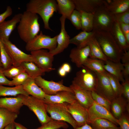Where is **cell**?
Here are the masks:
<instances>
[{
    "instance_id": "15",
    "label": "cell",
    "mask_w": 129,
    "mask_h": 129,
    "mask_svg": "<svg viewBox=\"0 0 129 129\" xmlns=\"http://www.w3.org/2000/svg\"><path fill=\"white\" fill-rule=\"evenodd\" d=\"M66 19L65 17L62 16L60 18L61 29L59 34L57 36V47L54 50L49 51L54 56L63 52L70 44V37L68 34L65 27Z\"/></svg>"
},
{
    "instance_id": "33",
    "label": "cell",
    "mask_w": 129,
    "mask_h": 129,
    "mask_svg": "<svg viewBox=\"0 0 129 129\" xmlns=\"http://www.w3.org/2000/svg\"><path fill=\"white\" fill-rule=\"evenodd\" d=\"M19 94L29 95L24 90L22 85L10 87L0 85V96H17Z\"/></svg>"
},
{
    "instance_id": "44",
    "label": "cell",
    "mask_w": 129,
    "mask_h": 129,
    "mask_svg": "<svg viewBox=\"0 0 129 129\" xmlns=\"http://www.w3.org/2000/svg\"><path fill=\"white\" fill-rule=\"evenodd\" d=\"M115 21L129 24V10L121 13L114 15Z\"/></svg>"
},
{
    "instance_id": "43",
    "label": "cell",
    "mask_w": 129,
    "mask_h": 129,
    "mask_svg": "<svg viewBox=\"0 0 129 129\" xmlns=\"http://www.w3.org/2000/svg\"><path fill=\"white\" fill-rule=\"evenodd\" d=\"M117 124L120 129H129V114L125 112L117 119Z\"/></svg>"
},
{
    "instance_id": "14",
    "label": "cell",
    "mask_w": 129,
    "mask_h": 129,
    "mask_svg": "<svg viewBox=\"0 0 129 129\" xmlns=\"http://www.w3.org/2000/svg\"><path fill=\"white\" fill-rule=\"evenodd\" d=\"M107 73L105 74L96 73L97 76L98 84L95 91L105 97L111 102L116 97L107 75Z\"/></svg>"
},
{
    "instance_id": "32",
    "label": "cell",
    "mask_w": 129,
    "mask_h": 129,
    "mask_svg": "<svg viewBox=\"0 0 129 129\" xmlns=\"http://www.w3.org/2000/svg\"><path fill=\"white\" fill-rule=\"evenodd\" d=\"M20 65L29 76L32 78L35 79L45 74V72L33 62H24L22 63Z\"/></svg>"
},
{
    "instance_id": "56",
    "label": "cell",
    "mask_w": 129,
    "mask_h": 129,
    "mask_svg": "<svg viewBox=\"0 0 129 129\" xmlns=\"http://www.w3.org/2000/svg\"><path fill=\"white\" fill-rule=\"evenodd\" d=\"M107 129H120L119 127H115L110 128Z\"/></svg>"
},
{
    "instance_id": "19",
    "label": "cell",
    "mask_w": 129,
    "mask_h": 129,
    "mask_svg": "<svg viewBox=\"0 0 129 129\" xmlns=\"http://www.w3.org/2000/svg\"><path fill=\"white\" fill-rule=\"evenodd\" d=\"M24 95L19 94L14 97L0 98V108L6 109L18 115L21 108L23 105V98Z\"/></svg>"
},
{
    "instance_id": "37",
    "label": "cell",
    "mask_w": 129,
    "mask_h": 129,
    "mask_svg": "<svg viewBox=\"0 0 129 129\" xmlns=\"http://www.w3.org/2000/svg\"><path fill=\"white\" fill-rule=\"evenodd\" d=\"M106 74L116 96H122L123 87L122 84L120 82V81L117 78L108 72Z\"/></svg>"
},
{
    "instance_id": "21",
    "label": "cell",
    "mask_w": 129,
    "mask_h": 129,
    "mask_svg": "<svg viewBox=\"0 0 129 129\" xmlns=\"http://www.w3.org/2000/svg\"><path fill=\"white\" fill-rule=\"evenodd\" d=\"M22 13L15 14L11 19L0 23V38L9 40V37L20 21Z\"/></svg>"
},
{
    "instance_id": "38",
    "label": "cell",
    "mask_w": 129,
    "mask_h": 129,
    "mask_svg": "<svg viewBox=\"0 0 129 129\" xmlns=\"http://www.w3.org/2000/svg\"><path fill=\"white\" fill-rule=\"evenodd\" d=\"M69 127L66 123L52 120L35 129H67Z\"/></svg>"
},
{
    "instance_id": "57",
    "label": "cell",
    "mask_w": 129,
    "mask_h": 129,
    "mask_svg": "<svg viewBox=\"0 0 129 129\" xmlns=\"http://www.w3.org/2000/svg\"><path fill=\"white\" fill-rule=\"evenodd\" d=\"M0 66H1V67H3L2 65L1 62L0 58Z\"/></svg>"
},
{
    "instance_id": "7",
    "label": "cell",
    "mask_w": 129,
    "mask_h": 129,
    "mask_svg": "<svg viewBox=\"0 0 129 129\" xmlns=\"http://www.w3.org/2000/svg\"><path fill=\"white\" fill-rule=\"evenodd\" d=\"M68 104H45L46 111L50 114L52 120L68 123L73 128H75L77 127L78 126L76 121L68 111L67 107Z\"/></svg>"
},
{
    "instance_id": "55",
    "label": "cell",
    "mask_w": 129,
    "mask_h": 129,
    "mask_svg": "<svg viewBox=\"0 0 129 129\" xmlns=\"http://www.w3.org/2000/svg\"><path fill=\"white\" fill-rule=\"evenodd\" d=\"M4 129H15L14 123L11 124L7 125Z\"/></svg>"
},
{
    "instance_id": "12",
    "label": "cell",
    "mask_w": 129,
    "mask_h": 129,
    "mask_svg": "<svg viewBox=\"0 0 129 129\" xmlns=\"http://www.w3.org/2000/svg\"><path fill=\"white\" fill-rule=\"evenodd\" d=\"M68 111L76 121L78 127L90 124L88 109L81 105L76 100L72 104H68Z\"/></svg>"
},
{
    "instance_id": "36",
    "label": "cell",
    "mask_w": 129,
    "mask_h": 129,
    "mask_svg": "<svg viewBox=\"0 0 129 129\" xmlns=\"http://www.w3.org/2000/svg\"><path fill=\"white\" fill-rule=\"evenodd\" d=\"M90 124L93 129H107L117 127L116 125L111 121L103 118L96 119L92 122Z\"/></svg>"
},
{
    "instance_id": "26",
    "label": "cell",
    "mask_w": 129,
    "mask_h": 129,
    "mask_svg": "<svg viewBox=\"0 0 129 129\" xmlns=\"http://www.w3.org/2000/svg\"><path fill=\"white\" fill-rule=\"evenodd\" d=\"M95 31L90 32L82 31L71 39L70 44H74L76 47L82 48L88 45L91 40L94 36Z\"/></svg>"
},
{
    "instance_id": "5",
    "label": "cell",
    "mask_w": 129,
    "mask_h": 129,
    "mask_svg": "<svg viewBox=\"0 0 129 129\" xmlns=\"http://www.w3.org/2000/svg\"><path fill=\"white\" fill-rule=\"evenodd\" d=\"M76 73L72 82L85 90L96 91L98 84L96 73L84 66Z\"/></svg>"
},
{
    "instance_id": "13",
    "label": "cell",
    "mask_w": 129,
    "mask_h": 129,
    "mask_svg": "<svg viewBox=\"0 0 129 129\" xmlns=\"http://www.w3.org/2000/svg\"><path fill=\"white\" fill-rule=\"evenodd\" d=\"M88 110L90 124L96 119L103 118L111 121L116 125H118L117 119L114 117L111 112L95 101Z\"/></svg>"
},
{
    "instance_id": "17",
    "label": "cell",
    "mask_w": 129,
    "mask_h": 129,
    "mask_svg": "<svg viewBox=\"0 0 129 129\" xmlns=\"http://www.w3.org/2000/svg\"><path fill=\"white\" fill-rule=\"evenodd\" d=\"M69 87L79 103L88 109L94 101L92 98L91 92L84 89L72 82Z\"/></svg>"
},
{
    "instance_id": "2",
    "label": "cell",
    "mask_w": 129,
    "mask_h": 129,
    "mask_svg": "<svg viewBox=\"0 0 129 129\" xmlns=\"http://www.w3.org/2000/svg\"><path fill=\"white\" fill-rule=\"evenodd\" d=\"M26 10L39 15L43 21L44 28L52 30L49 22L54 12L58 11L56 0H31L26 5Z\"/></svg>"
},
{
    "instance_id": "53",
    "label": "cell",
    "mask_w": 129,
    "mask_h": 129,
    "mask_svg": "<svg viewBox=\"0 0 129 129\" xmlns=\"http://www.w3.org/2000/svg\"><path fill=\"white\" fill-rule=\"evenodd\" d=\"M15 129H28L20 123L14 122Z\"/></svg>"
},
{
    "instance_id": "39",
    "label": "cell",
    "mask_w": 129,
    "mask_h": 129,
    "mask_svg": "<svg viewBox=\"0 0 129 129\" xmlns=\"http://www.w3.org/2000/svg\"><path fill=\"white\" fill-rule=\"evenodd\" d=\"M25 72L24 69L21 65L17 66L12 65L7 69H4L3 70L5 76L11 78H12Z\"/></svg>"
},
{
    "instance_id": "16",
    "label": "cell",
    "mask_w": 129,
    "mask_h": 129,
    "mask_svg": "<svg viewBox=\"0 0 129 129\" xmlns=\"http://www.w3.org/2000/svg\"><path fill=\"white\" fill-rule=\"evenodd\" d=\"M43 100L45 103L48 104H72L76 100L73 93L65 91H59L54 95L45 94Z\"/></svg>"
},
{
    "instance_id": "1",
    "label": "cell",
    "mask_w": 129,
    "mask_h": 129,
    "mask_svg": "<svg viewBox=\"0 0 129 129\" xmlns=\"http://www.w3.org/2000/svg\"><path fill=\"white\" fill-rule=\"evenodd\" d=\"M38 15L26 10L22 13L17 27L21 39L26 43L38 34L40 31Z\"/></svg>"
},
{
    "instance_id": "46",
    "label": "cell",
    "mask_w": 129,
    "mask_h": 129,
    "mask_svg": "<svg viewBox=\"0 0 129 129\" xmlns=\"http://www.w3.org/2000/svg\"><path fill=\"white\" fill-rule=\"evenodd\" d=\"M3 67L0 66V85H4L12 86L11 81L9 80L5 75Z\"/></svg>"
},
{
    "instance_id": "45",
    "label": "cell",
    "mask_w": 129,
    "mask_h": 129,
    "mask_svg": "<svg viewBox=\"0 0 129 129\" xmlns=\"http://www.w3.org/2000/svg\"><path fill=\"white\" fill-rule=\"evenodd\" d=\"M122 84L123 87V94L125 99L129 102V78L125 79Z\"/></svg>"
},
{
    "instance_id": "30",
    "label": "cell",
    "mask_w": 129,
    "mask_h": 129,
    "mask_svg": "<svg viewBox=\"0 0 129 129\" xmlns=\"http://www.w3.org/2000/svg\"><path fill=\"white\" fill-rule=\"evenodd\" d=\"M18 115L6 109L0 108V129H4L7 125L14 123Z\"/></svg>"
},
{
    "instance_id": "24",
    "label": "cell",
    "mask_w": 129,
    "mask_h": 129,
    "mask_svg": "<svg viewBox=\"0 0 129 129\" xmlns=\"http://www.w3.org/2000/svg\"><path fill=\"white\" fill-rule=\"evenodd\" d=\"M103 67L106 72L117 78L122 83L124 81L122 74L124 66L121 62H116L108 60L105 62Z\"/></svg>"
},
{
    "instance_id": "31",
    "label": "cell",
    "mask_w": 129,
    "mask_h": 129,
    "mask_svg": "<svg viewBox=\"0 0 129 129\" xmlns=\"http://www.w3.org/2000/svg\"><path fill=\"white\" fill-rule=\"evenodd\" d=\"M105 61L101 60L89 58L83 66L95 72L101 74H105L107 72L104 68Z\"/></svg>"
},
{
    "instance_id": "52",
    "label": "cell",
    "mask_w": 129,
    "mask_h": 129,
    "mask_svg": "<svg viewBox=\"0 0 129 129\" xmlns=\"http://www.w3.org/2000/svg\"><path fill=\"white\" fill-rule=\"evenodd\" d=\"M73 129H93L90 124H86L82 126L77 127Z\"/></svg>"
},
{
    "instance_id": "10",
    "label": "cell",
    "mask_w": 129,
    "mask_h": 129,
    "mask_svg": "<svg viewBox=\"0 0 129 129\" xmlns=\"http://www.w3.org/2000/svg\"><path fill=\"white\" fill-rule=\"evenodd\" d=\"M34 80L36 84L46 94L54 95L62 91H67L74 94L73 91L70 87L64 85L63 80L58 82L53 81H48L43 78L41 76L35 78Z\"/></svg>"
},
{
    "instance_id": "41",
    "label": "cell",
    "mask_w": 129,
    "mask_h": 129,
    "mask_svg": "<svg viewBox=\"0 0 129 129\" xmlns=\"http://www.w3.org/2000/svg\"><path fill=\"white\" fill-rule=\"evenodd\" d=\"M68 19L76 29H81V15L80 11L74 10Z\"/></svg>"
},
{
    "instance_id": "20",
    "label": "cell",
    "mask_w": 129,
    "mask_h": 129,
    "mask_svg": "<svg viewBox=\"0 0 129 129\" xmlns=\"http://www.w3.org/2000/svg\"><path fill=\"white\" fill-rule=\"evenodd\" d=\"M90 48L89 45L82 48L77 47L72 49L69 57L72 62L78 68L81 67L89 58Z\"/></svg>"
},
{
    "instance_id": "18",
    "label": "cell",
    "mask_w": 129,
    "mask_h": 129,
    "mask_svg": "<svg viewBox=\"0 0 129 129\" xmlns=\"http://www.w3.org/2000/svg\"><path fill=\"white\" fill-rule=\"evenodd\" d=\"M75 9L94 14L98 9L104 4L105 0H73Z\"/></svg>"
},
{
    "instance_id": "47",
    "label": "cell",
    "mask_w": 129,
    "mask_h": 129,
    "mask_svg": "<svg viewBox=\"0 0 129 129\" xmlns=\"http://www.w3.org/2000/svg\"><path fill=\"white\" fill-rule=\"evenodd\" d=\"M121 29L124 33L127 43L129 44V24L119 23Z\"/></svg>"
},
{
    "instance_id": "49",
    "label": "cell",
    "mask_w": 129,
    "mask_h": 129,
    "mask_svg": "<svg viewBox=\"0 0 129 129\" xmlns=\"http://www.w3.org/2000/svg\"><path fill=\"white\" fill-rule=\"evenodd\" d=\"M121 61L123 64L129 62V50L123 52L121 58Z\"/></svg>"
},
{
    "instance_id": "50",
    "label": "cell",
    "mask_w": 129,
    "mask_h": 129,
    "mask_svg": "<svg viewBox=\"0 0 129 129\" xmlns=\"http://www.w3.org/2000/svg\"><path fill=\"white\" fill-rule=\"evenodd\" d=\"M123 64L124 66V69L122 71V74L125 79L129 78V62Z\"/></svg>"
},
{
    "instance_id": "9",
    "label": "cell",
    "mask_w": 129,
    "mask_h": 129,
    "mask_svg": "<svg viewBox=\"0 0 129 129\" xmlns=\"http://www.w3.org/2000/svg\"><path fill=\"white\" fill-rule=\"evenodd\" d=\"M33 62L45 72H49L55 69L53 67L54 56L49 51L41 49L30 52Z\"/></svg>"
},
{
    "instance_id": "28",
    "label": "cell",
    "mask_w": 129,
    "mask_h": 129,
    "mask_svg": "<svg viewBox=\"0 0 129 129\" xmlns=\"http://www.w3.org/2000/svg\"><path fill=\"white\" fill-rule=\"evenodd\" d=\"M105 6L113 15L121 13L129 10V0H112L110 4Z\"/></svg>"
},
{
    "instance_id": "11",
    "label": "cell",
    "mask_w": 129,
    "mask_h": 129,
    "mask_svg": "<svg viewBox=\"0 0 129 129\" xmlns=\"http://www.w3.org/2000/svg\"><path fill=\"white\" fill-rule=\"evenodd\" d=\"M1 39L6 51L11 59L12 65H20L22 63L24 62H33L31 54H27L23 52L9 40Z\"/></svg>"
},
{
    "instance_id": "34",
    "label": "cell",
    "mask_w": 129,
    "mask_h": 129,
    "mask_svg": "<svg viewBox=\"0 0 129 129\" xmlns=\"http://www.w3.org/2000/svg\"><path fill=\"white\" fill-rule=\"evenodd\" d=\"M81 15V29L83 31L90 32L93 29L94 14L80 11Z\"/></svg>"
},
{
    "instance_id": "23",
    "label": "cell",
    "mask_w": 129,
    "mask_h": 129,
    "mask_svg": "<svg viewBox=\"0 0 129 129\" xmlns=\"http://www.w3.org/2000/svg\"><path fill=\"white\" fill-rule=\"evenodd\" d=\"M22 85L29 95L43 100L44 99L45 94L36 84L34 79L29 77Z\"/></svg>"
},
{
    "instance_id": "40",
    "label": "cell",
    "mask_w": 129,
    "mask_h": 129,
    "mask_svg": "<svg viewBox=\"0 0 129 129\" xmlns=\"http://www.w3.org/2000/svg\"><path fill=\"white\" fill-rule=\"evenodd\" d=\"M91 95L95 102L110 112L111 102L106 98L95 91H91Z\"/></svg>"
},
{
    "instance_id": "51",
    "label": "cell",
    "mask_w": 129,
    "mask_h": 129,
    "mask_svg": "<svg viewBox=\"0 0 129 129\" xmlns=\"http://www.w3.org/2000/svg\"><path fill=\"white\" fill-rule=\"evenodd\" d=\"M61 67L67 73L70 72L71 70V66L68 63H64Z\"/></svg>"
},
{
    "instance_id": "29",
    "label": "cell",
    "mask_w": 129,
    "mask_h": 129,
    "mask_svg": "<svg viewBox=\"0 0 129 129\" xmlns=\"http://www.w3.org/2000/svg\"><path fill=\"white\" fill-rule=\"evenodd\" d=\"M58 11L62 16L69 19L71 14L75 9L73 0H56Z\"/></svg>"
},
{
    "instance_id": "27",
    "label": "cell",
    "mask_w": 129,
    "mask_h": 129,
    "mask_svg": "<svg viewBox=\"0 0 129 129\" xmlns=\"http://www.w3.org/2000/svg\"><path fill=\"white\" fill-rule=\"evenodd\" d=\"M88 45L90 48L89 58L98 59L105 62L108 60L94 36L91 40Z\"/></svg>"
},
{
    "instance_id": "8",
    "label": "cell",
    "mask_w": 129,
    "mask_h": 129,
    "mask_svg": "<svg viewBox=\"0 0 129 129\" xmlns=\"http://www.w3.org/2000/svg\"><path fill=\"white\" fill-rule=\"evenodd\" d=\"M57 36L52 38L43 34L41 31L39 34L26 43V50L30 52L44 49H48L49 51L53 50L57 47Z\"/></svg>"
},
{
    "instance_id": "6",
    "label": "cell",
    "mask_w": 129,
    "mask_h": 129,
    "mask_svg": "<svg viewBox=\"0 0 129 129\" xmlns=\"http://www.w3.org/2000/svg\"><path fill=\"white\" fill-rule=\"evenodd\" d=\"M23 103L34 113L41 125L53 120L48 115L45 103L43 100L31 96L24 95Z\"/></svg>"
},
{
    "instance_id": "48",
    "label": "cell",
    "mask_w": 129,
    "mask_h": 129,
    "mask_svg": "<svg viewBox=\"0 0 129 129\" xmlns=\"http://www.w3.org/2000/svg\"><path fill=\"white\" fill-rule=\"evenodd\" d=\"M13 13L12 10L10 6H7L5 11L0 14V23L5 21L7 17L11 16Z\"/></svg>"
},
{
    "instance_id": "35",
    "label": "cell",
    "mask_w": 129,
    "mask_h": 129,
    "mask_svg": "<svg viewBox=\"0 0 129 129\" xmlns=\"http://www.w3.org/2000/svg\"><path fill=\"white\" fill-rule=\"evenodd\" d=\"M0 55L1 62L4 70L7 69L12 65L11 59L6 51L0 38Z\"/></svg>"
},
{
    "instance_id": "4",
    "label": "cell",
    "mask_w": 129,
    "mask_h": 129,
    "mask_svg": "<svg viewBox=\"0 0 129 129\" xmlns=\"http://www.w3.org/2000/svg\"><path fill=\"white\" fill-rule=\"evenodd\" d=\"M93 14L92 31L110 32L115 22L114 15L107 10L104 4L99 7Z\"/></svg>"
},
{
    "instance_id": "22",
    "label": "cell",
    "mask_w": 129,
    "mask_h": 129,
    "mask_svg": "<svg viewBox=\"0 0 129 129\" xmlns=\"http://www.w3.org/2000/svg\"><path fill=\"white\" fill-rule=\"evenodd\" d=\"M127 100L122 96L116 97L111 102L110 112L114 117L118 119L126 112L128 102Z\"/></svg>"
},
{
    "instance_id": "25",
    "label": "cell",
    "mask_w": 129,
    "mask_h": 129,
    "mask_svg": "<svg viewBox=\"0 0 129 129\" xmlns=\"http://www.w3.org/2000/svg\"><path fill=\"white\" fill-rule=\"evenodd\" d=\"M110 32L123 52L129 50V44L126 42L118 22H115Z\"/></svg>"
},
{
    "instance_id": "54",
    "label": "cell",
    "mask_w": 129,
    "mask_h": 129,
    "mask_svg": "<svg viewBox=\"0 0 129 129\" xmlns=\"http://www.w3.org/2000/svg\"><path fill=\"white\" fill-rule=\"evenodd\" d=\"M58 72L59 75L61 77H64L67 74L61 67L59 69Z\"/></svg>"
},
{
    "instance_id": "3",
    "label": "cell",
    "mask_w": 129,
    "mask_h": 129,
    "mask_svg": "<svg viewBox=\"0 0 129 129\" xmlns=\"http://www.w3.org/2000/svg\"><path fill=\"white\" fill-rule=\"evenodd\" d=\"M94 37L108 60L121 62L123 53L110 32L95 31Z\"/></svg>"
},
{
    "instance_id": "42",
    "label": "cell",
    "mask_w": 129,
    "mask_h": 129,
    "mask_svg": "<svg viewBox=\"0 0 129 129\" xmlns=\"http://www.w3.org/2000/svg\"><path fill=\"white\" fill-rule=\"evenodd\" d=\"M29 77L28 75L25 72L20 73L12 78V80L11 81L12 86L22 85Z\"/></svg>"
}]
</instances>
